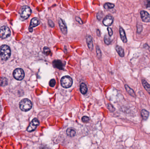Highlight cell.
<instances>
[{
    "label": "cell",
    "instance_id": "obj_1",
    "mask_svg": "<svg viewBox=\"0 0 150 149\" xmlns=\"http://www.w3.org/2000/svg\"><path fill=\"white\" fill-rule=\"evenodd\" d=\"M11 49L9 46L4 45L0 48V57L2 60H6L11 56Z\"/></svg>",
    "mask_w": 150,
    "mask_h": 149
},
{
    "label": "cell",
    "instance_id": "obj_2",
    "mask_svg": "<svg viewBox=\"0 0 150 149\" xmlns=\"http://www.w3.org/2000/svg\"><path fill=\"white\" fill-rule=\"evenodd\" d=\"M19 106L20 109L24 112H27L31 109L33 105L29 99L25 98L21 101Z\"/></svg>",
    "mask_w": 150,
    "mask_h": 149
},
{
    "label": "cell",
    "instance_id": "obj_3",
    "mask_svg": "<svg viewBox=\"0 0 150 149\" xmlns=\"http://www.w3.org/2000/svg\"><path fill=\"white\" fill-rule=\"evenodd\" d=\"M73 79L69 76L63 77L61 80V85L62 87L65 88H70L73 85Z\"/></svg>",
    "mask_w": 150,
    "mask_h": 149
},
{
    "label": "cell",
    "instance_id": "obj_4",
    "mask_svg": "<svg viewBox=\"0 0 150 149\" xmlns=\"http://www.w3.org/2000/svg\"><path fill=\"white\" fill-rule=\"evenodd\" d=\"M31 9L28 6H24L21 7L20 10L21 17L23 19H26L29 18L31 14Z\"/></svg>",
    "mask_w": 150,
    "mask_h": 149
},
{
    "label": "cell",
    "instance_id": "obj_5",
    "mask_svg": "<svg viewBox=\"0 0 150 149\" xmlns=\"http://www.w3.org/2000/svg\"><path fill=\"white\" fill-rule=\"evenodd\" d=\"M11 34V31L7 26H3L0 28V38L5 39L9 37Z\"/></svg>",
    "mask_w": 150,
    "mask_h": 149
},
{
    "label": "cell",
    "instance_id": "obj_6",
    "mask_svg": "<svg viewBox=\"0 0 150 149\" xmlns=\"http://www.w3.org/2000/svg\"><path fill=\"white\" fill-rule=\"evenodd\" d=\"M13 76L17 80H21L24 78V72L21 68L16 69L13 72Z\"/></svg>",
    "mask_w": 150,
    "mask_h": 149
},
{
    "label": "cell",
    "instance_id": "obj_7",
    "mask_svg": "<svg viewBox=\"0 0 150 149\" xmlns=\"http://www.w3.org/2000/svg\"><path fill=\"white\" fill-rule=\"evenodd\" d=\"M39 125V122L37 119H34L32 121L29 127L27 128V131L28 132H33L36 129L37 126Z\"/></svg>",
    "mask_w": 150,
    "mask_h": 149
},
{
    "label": "cell",
    "instance_id": "obj_8",
    "mask_svg": "<svg viewBox=\"0 0 150 149\" xmlns=\"http://www.w3.org/2000/svg\"><path fill=\"white\" fill-rule=\"evenodd\" d=\"M59 24L60 30L64 35H66L67 33V28L63 20L61 19H59Z\"/></svg>",
    "mask_w": 150,
    "mask_h": 149
},
{
    "label": "cell",
    "instance_id": "obj_9",
    "mask_svg": "<svg viewBox=\"0 0 150 149\" xmlns=\"http://www.w3.org/2000/svg\"><path fill=\"white\" fill-rule=\"evenodd\" d=\"M40 23V20L37 18H34L32 19L30 22V26L29 28V31L30 32H32L33 28L38 26Z\"/></svg>",
    "mask_w": 150,
    "mask_h": 149
},
{
    "label": "cell",
    "instance_id": "obj_10",
    "mask_svg": "<svg viewBox=\"0 0 150 149\" xmlns=\"http://www.w3.org/2000/svg\"><path fill=\"white\" fill-rule=\"evenodd\" d=\"M140 16L142 20L145 22H148L150 21V15L147 12L141 11L140 12Z\"/></svg>",
    "mask_w": 150,
    "mask_h": 149
},
{
    "label": "cell",
    "instance_id": "obj_11",
    "mask_svg": "<svg viewBox=\"0 0 150 149\" xmlns=\"http://www.w3.org/2000/svg\"><path fill=\"white\" fill-rule=\"evenodd\" d=\"M113 18L112 16L108 15L104 18L103 20V24L105 26H109L113 23Z\"/></svg>",
    "mask_w": 150,
    "mask_h": 149
},
{
    "label": "cell",
    "instance_id": "obj_12",
    "mask_svg": "<svg viewBox=\"0 0 150 149\" xmlns=\"http://www.w3.org/2000/svg\"><path fill=\"white\" fill-rule=\"evenodd\" d=\"M53 66L59 70H62L64 68V65L62 62L60 60H54L53 62Z\"/></svg>",
    "mask_w": 150,
    "mask_h": 149
},
{
    "label": "cell",
    "instance_id": "obj_13",
    "mask_svg": "<svg viewBox=\"0 0 150 149\" xmlns=\"http://www.w3.org/2000/svg\"><path fill=\"white\" fill-rule=\"evenodd\" d=\"M86 42L89 49L92 51L93 49L94 45H93V39L91 36L88 35L86 36Z\"/></svg>",
    "mask_w": 150,
    "mask_h": 149
},
{
    "label": "cell",
    "instance_id": "obj_14",
    "mask_svg": "<svg viewBox=\"0 0 150 149\" xmlns=\"http://www.w3.org/2000/svg\"><path fill=\"white\" fill-rule=\"evenodd\" d=\"M119 33H120V38L122 40L124 43H126L127 42V38L126 37V33L124 30L123 29V28L120 27L119 28Z\"/></svg>",
    "mask_w": 150,
    "mask_h": 149
},
{
    "label": "cell",
    "instance_id": "obj_15",
    "mask_svg": "<svg viewBox=\"0 0 150 149\" xmlns=\"http://www.w3.org/2000/svg\"><path fill=\"white\" fill-rule=\"evenodd\" d=\"M125 88H126V90L127 91V92L130 94V95H131L133 97H136V95L135 94V92H134V90H133L132 88H131L128 85H125Z\"/></svg>",
    "mask_w": 150,
    "mask_h": 149
},
{
    "label": "cell",
    "instance_id": "obj_16",
    "mask_svg": "<svg viewBox=\"0 0 150 149\" xmlns=\"http://www.w3.org/2000/svg\"><path fill=\"white\" fill-rule=\"evenodd\" d=\"M141 115L143 119L146 120L149 116V112L145 109H143L141 112Z\"/></svg>",
    "mask_w": 150,
    "mask_h": 149
},
{
    "label": "cell",
    "instance_id": "obj_17",
    "mask_svg": "<svg viewBox=\"0 0 150 149\" xmlns=\"http://www.w3.org/2000/svg\"><path fill=\"white\" fill-rule=\"evenodd\" d=\"M142 83L144 88L150 95V85L144 79L142 80Z\"/></svg>",
    "mask_w": 150,
    "mask_h": 149
},
{
    "label": "cell",
    "instance_id": "obj_18",
    "mask_svg": "<svg viewBox=\"0 0 150 149\" xmlns=\"http://www.w3.org/2000/svg\"><path fill=\"white\" fill-rule=\"evenodd\" d=\"M66 134L68 136L70 137H73L75 136L76 134V131L74 129L72 128H69L68 129L66 130Z\"/></svg>",
    "mask_w": 150,
    "mask_h": 149
},
{
    "label": "cell",
    "instance_id": "obj_19",
    "mask_svg": "<svg viewBox=\"0 0 150 149\" xmlns=\"http://www.w3.org/2000/svg\"><path fill=\"white\" fill-rule=\"evenodd\" d=\"M116 49L120 56L123 57L124 56V50L122 47L120 46H117L116 47Z\"/></svg>",
    "mask_w": 150,
    "mask_h": 149
},
{
    "label": "cell",
    "instance_id": "obj_20",
    "mask_svg": "<svg viewBox=\"0 0 150 149\" xmlns=\"http://www.w3.org/2000/svg\"><path fill=\"white\" fill-rule=\"evenodd\" d=\"M80 91L81 93L83 95H85L87 93V86L84 83H82L80 85Z\"/></svg>",
    "mask_w": 150,
    "mask_h": 149
},
{
    "label": "cell",
    "instance_id": "obj_21",
    "mask_svg": "<svg viewBox=\"0 0 150 149\" xmlns=\"http://www.w3.org/2000/svg\"><path fill=\"white\" fill-rule=\"evenodd\" d=\"M8 81L6 78H2L0 79V85L2 86H5L7 85Z\"/></svg>",
    "mask_w": 150,
    "mask_h": 149
},
{
    "label": "cell",
    "instance_id": "obj_22",
    "mask_svg": "<svg viewBox=\"0 0 150 149\" xmlns=\"http://www.w3.org/2000/svg\"><path fill=\"white\" fill-rule=\"evenodd\" d=\"M115 7V5L112 3H106L104 5V9H112L114 8Z\"/></svg>",
    "mask_w": 150,
    "mask_h": 149
},
{
    "label": "cell",
    "instance_id": "obj_23",
    "mask_svg": "<svg viewBox=\"0 0 150 149\" xmlns=\"http://www.w3.org/2000/svg\"><path fill=\"white\" fill-rule=\"evenodd\" d=\"M104 42L107 45H109L110 43H111L112 41L111 40L110 37H109V36H108L107 35H105L104 36Z\"/></svg>",
    "mask_w": 150,
    "mask_h": 149
},
{
    "label": "cell",
    "instance_id": "obj_24",
    "mask_svg": "<svg viewBox=\"0 0 150 149\" xmlns=\"http://www.w3.org/2000/svg\"><path fill=\"white\" fill-rule=\"evenodd\" d=\"M96 53H97V57L99 59H101V58L102 57V53H101L100 48L98 46H96Z\"/></svg>",
    "mask_w": 150,
    "mask_h": 149
},
{
    "label": "cell",
    "instance_id": "obj_25",
    "mask_svg": "<svg viewBox=\"0 0 150 149\" xmlns=\"http://www.w3.org/2000/svg\"><path fill=\"white\" fill-rule=\"evenodd\" d=\"M43 51H44V54H46V55H49L51 53V51L50 49L47 47H44L43 49Z\"/></svg>",
    "mask_w": 150,
    "mask_h": 149
},
{
    "label": "cell",
    "instance_id": "obj_26",
    "mask_svg": "<svg viewBox=\"0 0 150 149\" xmlns=\"http://www.w3.org/2000/svg\"><path fill=\"white\" fill-rule=\"evenodd\" d=\"M56 80L54 79H52L49 82V85L51 87H54L56 85Z\"/></svg>",
    "mask_w": 150,
    "mask_h": 149
},
{
    "label": "cell",
    "instance_id": "obj_27",
    "mask_svg": "<svg viewBox=\"0 0 150 149\" xmlns=\"http://www.w3.org/2000/svg\"><path fill=\"white\" fill-rule=\"evenodd\" d=\"M82 120L83 121V122L84 123H87V122H88L90 121V119L87 116H84L83 117L82 119Z\"/></svg>",
    "mask_w": 150,
    "mask_h": 149
},
{
    "label": "cell",
    "instance_id": "obj_28",
    "mask_svg": "<svg viewBox=\"0 0 150 149\" xmlns=\"http://www.w3.org/2000/svg\"><path fill=\"white\" fill-rule=\"evenodd\" d=\"M103 14L102 12H99L97 14V18L98 20H100L102 19V18H103Z\"/></svg>",
    "mask_w": 150,
    "mask_h": 149
},
{
    "label": "cell",
    "instance_id": "obj_29",
    "mask_svg": "<svg viewBox=\"0 0 150 149\" xmlns=\"http://www.w3.org/2000/svg\"><path fill=\"white\" fill-rule=\"evenodd\" d=\"M108 31V33H109V36H112L113 35V31L112 30V29L108 27L107 28Z\"/></svg>",
    "mask_w": 150,
    "mask_h": 149
},
{
    "label": "cell",
    "instance_id": "obj_30",
    "mask_svg": "<svg viewBox=\"0 0 150 149\" xmlns=\"http://www.w3.org/2000/svg\"><path fill=\"white\" fill-rule=\"evenodd\" d=\"M48 24L51 27L53 28L54 27V22L51 19L48 20Z\"/></svg>",
    "mask_w": 150,
    "mask_h": 149
},
{
    "label": "cell",
    "instance_id": "obj_31",
    "mask_svg": "<svg viewBox=\"0 0 150 149\" xmlns=\"http://www.w3.org/2000/svg\"><path fill=\"white\" fill-rule=\"evenodd\" d=\"M75 19H76V21L78 22H79L80 24H83V21H82V20H81V19H80V18L78 17H76Z\"/></svg>",
    "mask_w": 150,
    "mask_h": 149
},
{
    "label": "cell",
    "instance_id": "obj_32",
    "mask_svg": "<svg viewBox=\"0 0 150 149\" xmlns=\"http://www.w3.org/2000/svg\"><path fill=\"white\" fill-rule=\"evenodd\" d=\"M146 7H150V0H146Z\"/></svg>",
    "mask_w": 150,
    "mask_h": 149
},
{
    "label": "cell",
    "instance_id": "obj_33",
    "mask_svg": "<svg viewBox=\"0 0 150 149\" xmlns=\"http://www.w3.org/2000/svg\"><path fill=\"white\" fill-rule=\"evenodd\" d=\"M96 33H97V36H101L100 31L99 29H97V32H96Z\"/></svg>",
    "mask_w": 150,
    "mask_h": 149
},
{
    "label": "cell",
    "instance_id": "obj_34",
    "mask_svg": "<svg viewBox=\"0 0 150 149\" xmlns=\"http://www.w3.org/2000/svg\"><path fill=\"white\" fill-rule=\"evenodd\" d=\"M1 109H2V108H1V107L0 106V111L1 110Z\"/></svg>",
    "mask_w": 150,
    "mask_h": 149
}]
</instances>
